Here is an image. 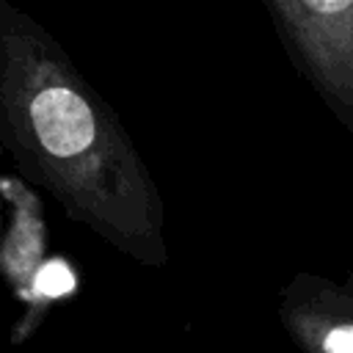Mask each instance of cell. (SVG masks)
<instances>
[{"mask_svg": "<svg viewBox=\"0 0 353 353\" xmlns=\"http://www.w3.org/2000/svg\"><path fill=\"white\" fill-rule=\"evenodd\" d=\"M279 323L301 353H353V292L301 270L279 290Z\"/></svg>", "mask_w": 353, "mask_h": 353, "instance_id": "3957f363", "label": "cell"}, {"mask_svg": "<svg viewBox=\"0 0 353 353\" xmlns=\"http://www.w3.org/2000/svg\"><path fill=\"white\" fill-rule=\"evenodd\" d=\"M342 284H345V287L353 292V270H347V273H345V281H342Z\"/></svg>", "mask_w": 353, "mask_h": 353, "instance_id": "5b68a950", "label": "cell"}, {"mask_svg": "<svg viewBox=\"0 0 353 353\" xmlns=\"http://www.w3.org/2000/svg\"><path fill=\"white\" fill-rule=\"evenodd\" d=\"M0 141L22 179L80 226L146 268H163L160 188L116 110L33 17L0 3Z\"/></svg>", "mask_w": 353, "mask_h": 353, "instance_id": "6da1fadb", "label": "cell"}, {"mask_svg": "<svg viewBox=\"0 0 353 353\" xmlns=\"http://www.w3.org/2000/svg\"><path fill=\"white\" fill-rule=\"evenodd\" d=\"M3 196L8 201V229L3 237L0 265H3L6 281L11 284L14 295L19 298V303H25V317L14 325V342H22L33 334L39 284L52 262L44 259L47 223H44L41 201L36 199V193L28 185L6 176Z\"/></svg>", "mask_w": 353, "mask_h": 353, "instance_id": "277c9868", "label": "cell"}, {"mask_svg": "<svg viewBox=\"0 0 353 353\" xmlns=\"http://www.w3.org/2000/svg\"><path fill=\"white\" fill-rule=\"evenodd\" d=\"M298 72L353 132V0H265Z\"/></svg>", "mask_w": 353, "mask_h": 353, "instance_id": "7a4b0ae2", "label": "cell"}]
</instances>
